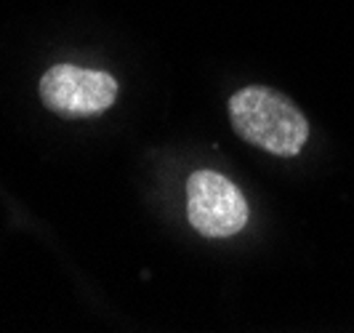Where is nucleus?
Returning <instances> with one entry per match:
<instances>
[{
    "label": "nucleus",
    "mask_w": 354,
    "mask_h": 333,
    "mask_svg": "<svg viewBox=\"0 0 354 333\" xmlns=\"http://www.w3.org/2000/svg\"><path fill=\"white\" fill-rule=\"evenodd\" d=\"M230 123L243 141L274 158H296L309 139V120L283 91L245 86L230 96Z\"/></svg>",
    "instance_id": "nucleus-1"
},
{
    "label": "nucleus",
    "mask_w": 354,
    "mask_h": 333,
    "mask_svg": "<svg viewBox=\"0 0 354 333\" xmlns=\"http://www.w3.org/2000/svg\"><path fill=\"white\" fill-rule=\"evenodd\" d=\"M118 80L102 70L53 64L40 78V99L62 118H96L118 99Z\"/></svg>",
    "instance_id": "nucleus-2"
},
{
    "label": "nucleus",
    "mask_w": 354,
    "mask_h": 333,
    "mask_svg": "<svg viewBox=\"0 0 354 333\" xmlns=\"http://www.w3.org/2000/svg\"><path fill=\"white\" fill-rule=\"evenodd\" d=\"M187 216L203 237H232L248 224V200L227 176L203 168L187 179Z\"/></svg>",
    "instance_id": "nucleus-3"
}]
</instances>
